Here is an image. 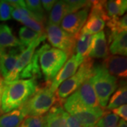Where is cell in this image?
<instances>
[{"label": "cell", "mask_w": 127, "mask_h": 127, "mask_svg": "<svg viewBox=\"0 0 127 127\" xmlns=\"http://www.w3.org/2000/svg\"><path fill=\"white\" fill-rule=\"evenodd\" d=\"M66 124H67V127H82L77 120L69 114L67 117Z\"/></svg>", "instance_id": "obj_34"}, {"label": "cell", "mask_w": 127, "mask_h": 127, "mask_svg": "<svg viewBox=\"0 0 127 127\" xmlns=\"http://www.w3.org/2000/svg\"><path fill=\"white\" fill-rule=\"evenodd\" d=\"M20 22L24 24L25 26H26V27L30 28L33 31L38 32L40 34H45V23L37 20V19L26 16H21Z\"/></svg>", "instance_id": "obj_29"}, {"label": "cell", "mask_w": 127, "mask_h": 127, "mask_svg": "<svg viewBox=\"0 0 127 127\" xmlns=\"http://www.w3.org/2000/svg\"><path fill=\"white\" fill-rule=\"evenodd\" d=\"M119 121L118 116L110 111H104V114L96 123L95 127H117Z\"/></svg>", "instance_id": "obj_28"}, {"label": "cell", "mask_w": 127, "mask_h": 127, "mask_svg": "<svg viewBox=\"0 0 127 127\" xmlns=\"http://www.w3.org/2000/svg\"><path fill=\"white\" fill-rule=\"evenodd\" d=\"M91 6V4L66 16L61 22V28L71 35H78L86 22Z\"/></svg>", "instance_id": "obj_11"}, {"label": "cell", "mask_w": 127, "mask_h": 127, "mask_svg": "<svg viewBox=\"0 0 127 127\" xmlns=\"http://www.w3.org/2000/svg\"><path fill=\"white\" fill-rule=\"evenodd\" d=\"M11 17L17 21H19V22L21 21V14L17 9H14L13 11H12V14H11Z\"/></svg>", "instance_id": "obj_35"}, {"label": "cell", "mask_w": 127, "mask_h": 127, "mask_svg": "<svg viewBox=\"0 0 127 127\" xmlns=\"http://www.w3.org/2000/svg\"><path fill=\"white\" fill-rule=\"evenodd\" d=\"M109 56V50L106 35L100 31L93 35L88 57L91 59H105Z\"/></svg>", "instance_id": "obj_17"}, {"label": "cell", "mask_w": 127, "mask_h": 127, "mask_svg": "<svg viewBox=\"0 0 127 127\" xmlns=\"http://www.w3.org/2000/svg\"><path fill=\"white\" fill-rule=\"evenodd\" d=\"M66 112L76 107H95L99 106L94 89L90 80L85 82L64 102Z\"/></svg>", "instance_id": "obj_7"}, {"label": "cell", "mask_w": 127, "mask_h": 127, "mask_svg": "<svg viewBox=\"0 0 127 127\" xmlns=\"http://www.w3.org/2000/svg\"><path fill=\"white\" fill-rule=\"evenodd\" d=\"M39 64L42 73L49 87L52 81L62 68L68 57L62 50L51 47L49 44H44L38 49Z\"/></svg>", "instance_id": "obj_3"}, {"label": "cell", "mask_w": 127, "mask_h": 127, "mask_svg": "<svg viewBox=\"0 0 127 127\" xmlns=\"http://www.w3.org/2000/svg\"><path fill=\"white\" fill-rule=\"evenodd\" d=\"M117 127H127V124L126 121H124V119H121L119 121V124Z\"/></svg>", "instance_id": "obj_37"}, {"label": "cell", "mask_w": 127, "mask_h": 127, "mask_svg": "<svg viewBox=\"0 0 127 127\" xmlns=\"http://www.w3.org/2000/svg\"><path fill=\"white\" fill-rule=\"evenodd\" d=\"M36 78L5 82L1 100L0 113H7L24 104L37 89Z\"/></svg>", "instance_id": "obj_1"}, {"label": "cell", "mask_w": 127, "mask_h": 127, "mask_svg": "<svg viewBox=\"0 0 127 127\" xmlns=\"http://www.w3.org/2000/svg\"><path fill=\"white\" fill-rule=\"evenodd\" d=\"M94 61L87 58L80 65L77 71L71 77L64 81L55 93L58 102L62 104L65 99L78 89L82 85L88 81L93 75Z\"/></svg>", "instance_id": "obj_4"}, {"label": "cell", "mask_w": 127, "mask_h": 127, "mask_svg": "<svg viewBox=\"0 0 127 127\" xmlns=\"http://www.w3.org/2000/svg\"><path fill=\"white\" fill-rule=\"evenodd\" d=\"M43 118L41 117H26L19 127H42Z\"/></svg>", "instance_id": "obj_31"}, {"label": "cell", "mask_w": 127, "mask_h": 127, "mask_svg": "<svg viewBox=\"0 0 127 127\" xmlns=\"http://www.w3.org/2000/svg\"><path fill=\"white\" fill-rule=\"evenodd\" d=\"M18 47L23 51L21 44L18 39L13 34L8 25H0V50Z\"/></svg>", "instance_id": "obj_18"}, {"label": "cell", "mask_w": 127, "mask_h": 127, "mask_svg": "<svg viewBox=\"0 0 127 127\" xmlns=\"http://www.w3.org/2000/svg\"><path fill=\"white\" fill-rule=\"evenodd\" d=\"M107 26L110 30L109 37L114 36L121 32L127 31V16L125 14L122 17L109 18L107 21Z\"/></svg>", "instance_id": "obj_25"}, {"label": "cell", "mask_w": 127, "mask_h": 127, "mask_svg": "<svg viewBox=\"0 0 127 127\" xmlns=\"http://www.w3.org/2000/svg\"><path fill=\"white\" fill-rule=\"evenodd\" d=\"M40 2L43 9H45L47 11H50L56 3V1L55 0H42Z\"/></svg>", "instance_id": "obj_33"}, {"label": "cell", "mask_w": 127, "mask_h": 127, "mask_svg": "<svg viewBox=\"0 0 127 127\" xmlns=\"http://www.w3.org/2000/svg\"><path fill=\"white\" fill-rule=\"evenodd\" d=\"M114 114H116L118 117H121L122 119L127 122V104H124L120 107H119L116 109L112 110Z\"/></svg>", "instance_id": "obj_32"}, {"label": "cell", "mask_w": 127, "mask_h": 127, "mask_svg": "<svg viewBox=\"0 0 127 127\" xmlns=\"http://www.w3.org/2000/svg\"><path fill=\"white\" fill-rule=\"evenodd\" d=\"M58 102L54 93L47 86L37 88L35 93L23 104L26 116L41 117L46 114L55 104Z\"/></svg>", "instance_id": "obj_5"}, {"label": "cell", "mask_w": 127, "mask_h": 127, "mask_svg": "<svg viewBox=\"0 0 127 127\" xmlns=\"http://www.w3.org/2000/svg\"><path fill=\"white\" fill-rule=\"evenodd\" d=\"M109 99V104L105 107L107 111L113 110L122 105L127 104V88L126 84H123L122 86L119 87Z\"/></svg>", "instance_id": "obj_24"}, {"label": "cell", "mask_w": 127, "mask_h": 127, "mask_svg": "<svg viewBox=\"0 0 127 127\" xmlns=\"http://www.w3.org/2000/svg\"><path fill=\"white\" fill-rule=\"evenodd\" d=\"M62 105L57 102L42 117V127H67L66 122L68 114Z\"/></svg>", "instance_id": "obj_15"}, {"label": "cell", "mask_w": 127, "mask_h": 127, "mask_svg": "<svg viewBox=\"0 0 127 127\" xmlns=\"http://www.w3.org/2000/svg\"><path fill=\"white\" fill-rule=\"evenodd\" d=\"M101 108L107 107L110 96L118 87V78L112 76L102 64L93 66V72L89 79Z\"/></svg>", "instance_id": "obj_2"}, {"label": "cell", "mask_w": 127, "mask_h": 127, "mask_svg": "<svg viewBox=\"0 0 127 127\" xmlns=\"http://www.w3.org/2000/svg\"><path fill=\"white\" fill-rule=\"evenodd\" d=\"M39 50H35L32 58L27 66L23 68L18 76V79L39 78L41 77V70L39 64Z\"/></svg>", "instance_id": "obj_21"}, {"label": "cell", "mask_w": 127, "mask_h": 127, "mask_svg": "<svg viewBox=\"0 0 127 127\" xmlns=\"http://www.w3.org/2000/svg\"><path fill=\"white\" fill-rule=\"evenodd\" d=\"M42 35L44 34H40L38 32L32 31L30 28L26 26L21 27L18 32V36L22 48L25 50L27 47H28Z\"/></svg>", "instance_id": "obj_26"}, {"label": "cell", "mask_w": 127, "mask_h": 127, "mask_svg": "<svg viewBox=\"0 0 127 127\" xmlns=\"http://www.w3.org/2000/svg\"><path fill=\"white\" fill-rule=\"evenodd\" d=\"M21 52L18 47L0 50V75L4 80L14 70Z\"/></svg>", "instance_id": "obj_14"}, {"label": "cell", "mask_w": 127, "mask_h": 127, "mask_svg": "<svg viewBox=\"0 0 127 127\" xmlns=\"http://www.w3.org/2000/svg\"><path fill=\"white\" fill-rule=\"evenodd\" d=\"M127 0H110L104 1L103 9L107 18L120 17L127 11Z\"/></svg>", "instance_id": "obj_20"}, {"label": "cell", "mask_w": 127, "mask_h": 127, "mask_svg": "<svg viewBox=\"0 0 127 127\" xmlns=\"http://www.w3.org/2000/svg\"><path fill=\"white\" fill-rule=\"evenodd\" d=\"M83 62V60L78 57L75 54L71 56V57L64 64L62 68L59 71L57 76L52 81L49 86L51 92L55 93L59 86L66 80L71 77L77 71L80 65Z\"/></svg>", "instance_id": "obj_13"}, {"label": "cell", "mask_w": 127, "mask_h": 127, "mask_svg": "<svg viewBox=\"0 0 127 127\" xmlns=\"http://www.w3.org/2000/svg\"><path fill=\"white\" fill-rule=\"evenodd\" d=\"M109 51L112 55L126 57L127 55V32H122L114 36L109 37Z\"/></svg>", "instance_id": "obj_22"}, {"label": "cell", "mask_w": 127, "mask_h": 127, "mask_svg": "<svg viewBox=\"0 0 127 127\" xmlns=\"http://www.w3.org/2000/svg\"><path fill=\"white\" fill-rule=\"evenodd\" d=\"M93 35L87 33L79 32L78 36L75 51L76 53L75 55L82 60H85L88 58V55L91 50Z\"/></svg>", "instance_id": "obj_23"}, {"label": "cell", "mask_w": 127, "mask_h": 127, "mask_svg": "<svg viewBox=\"0 0 127 127\" xmlns=\"http://www.w3.org/2000/svg\"><path fill=\"white\" fill-rule=\"evenodd\" d=\"M104 1H91L90 14L86 22L82 28L81 33H87L93 35L100 31H102L105 26V21L109 18L106 16L103 9Z\"/></svg>", "instance_id": "obj_8"}, {"label": "cell", "mask_w": 127, "mask_h": 127, "mask_svg": "<svg viewBox=\"0 0 127 127\" xmlns=\"http://www.w3.org/2000/svg\"><path fill=\"white\" fill-rule=\"evenodd\" d=\"M104 110L97 106L73 108L66 112L76 119L82 127H95L96 123L104 114Z\"/></svg>", "instance_id": "obj_10"}, {"label": "cell", "mask_w": 127, "mask_h": 127, "mask_svg": "<svg viewBox=\"0 0 127 127\" xmlns=\"http://www.w3.org/2000/svg\"><path fill=\"white\" fill-rule=\"evenodd\" d=\"M46 37L56 49L64 52L68 57L74 54L78 35H71L58 26L47 23L45 27Z\"/></svg>", "instance_id": "obj_6"}, {"label": "cell", "mask_w": 127, "mask_h": 127, "mask_svg": "<svg viewBox=\"0 0 127 127\" xmlns=\"http://www.w3.org/2000/svg\"><path fill=\"white\" fill-rule=\"evenodd\" d=\"M91 4V1L66 0L56 1L49 16L48 23L58 26L66 16L81 10Z\"/></svg>", "instance_id": "obj_9"}, {"label": "cell", "mask_w": 127, "mask_h": 127, "mask_svg": "<svg viewBox=\"0 0 127 127\" xmlns=\"http://www.w3.org/2000/svg\"><path fill=\"white\" fill-rule=\"evenodd\" d=\"M26 114L22 107L5 113L0 117V127H19Z\"/></svg>", "instance_id": "obj_19"}, {"label": "cell", "mask_w": 127, "mask_h": 127, "mask_svg": "<svg viewBox=\"0 0 127 127\" xmlns=\"http://www.w3.org/2000/svg\"><path fill=\"white\" fill-rule=\"evenodd\" d=\"M102 66L114 77L124 78L127 76V59L126 57L109 55L105 58Z\"/></svg>", "instance_id": "obj_16"}, {"label": "cell", "mask_w": 127, "mask_h": 127, "mask_svg": "<svg viewBox=\"0 0 127 127\" xmlns=\"http://www.w3.org/2000/svg\"><path fill=\"white\" fill-rule=\"evenodd\" d=\"M46 38H47L46 34L42 35V36L40 37L38 39H37L35 41H34L32 44H31L25 50H23L21 52V53L18 57V60L15 65L14 70L9 74V76L5 80H4L5 82L14 81L16 80H18L19 74L23 71V68H25L28 64V63L31 62L37 47L40 45L41 42L45 41Z\"/></svg>", "instance_id": "obj_12"}, {"label": "cell", "mask_w": 127, "mask_h": 127, "mask_svg": "<svg viewBox=\"0 0 127 127\" xmlns=\"http://www.w3.org/2000/svg\"><path fill=\"white\" fill-rule=\"evenodd\" d=\"M14 10L7 1H0V21H6L11 18V14Z\"/></svg>", "instance_id": "obj_30"}, {"label": "cell", "mask_w": 127, "mask_h": 127, "mask_svg": "<svg viewBox=\"0 0 127 127\" xmlns=\"http://www.w3.org/2000/svg\"><path fill=\"white\" fill-rule=\"evenodd\" d=\"M3 87H4V79L0 75V110H1V95H2V91H3Z\"/></svg>", "instance_id": "obj_36"}, {"label": "cell", "mask_w": 127, "mask_h": 127, "mask_svg": "<svg viewBox=\"0 0 127 127\" xmlns=\"http://www.w3.org/2000/svg\"><path fill=\"white\" fill-rule=\"evenodd\" d=\"M26 9L31 12L40 21L45 23L46 21L45 11L39 0H27L25 1Z\"/></svg>", "instance_id": "obj_27"}]
</instances>
